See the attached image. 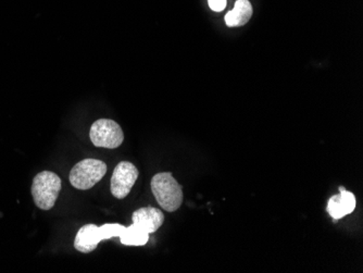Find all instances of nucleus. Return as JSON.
Instances as JSON below:
<instances>
[{
	"instance_id": "nucleus-1",
	"label": "nucleus",
	"mask_w": 363,
	"mask_h": 273,
	"mask_svg": "<svg viewBox=\"0 0 363 273\" xmlns=\"http://www.w3.org/2000/svg\"><path fill=\"white\" fill-rule=\"evenodd\" d=\"M152 191L159 205L168 213H174L183 203V189L171 173L155 175L152 180Z\"/></svg>"
},
{
	"instance_id": "nucleus-2",
	"label": "nucleus",
	"mask_w": 363,
	"mask_h": 273,
	"mask_svg": "<svg viewBox=\"0 0 363 273\" xmlns=\"http://www.w3.org/2000/svg\"><path fill=\"white\" fill-rule=\"evenodd\" d=\"M61 179L56 173L43 171L33 180V199L42 211H50L58 199L61 191Z\"/></svg>"
},
{
	"instance_id": "nucleus-3",
	"label": "nucleus",
	"mask_w": 363,
	"mask_h": 273,
	"mask_svg": "<svg viewBox=\"0 0 363 273\" xmlns=\"http://www.w3.org/2000/svg\"><path fill=\"white\" fill-rule=\"evenodd\" d=\"M107 172L105 162L98 159H84L73 167L70 183L77 189L86 191L95 186Z\"/></svg>"
},
{
	"instance_id": "nucleus-4",
	"label": "nucleus",
	"mask_w": 363,
	"mask_h": 273,
	"mask_svg": "<svg viewBox=\"0 0 363 273\" xmlns=\"http://www.w3.org/2000/svg\"><path fill=\"white\" fill-rule=\"evenodd\" d=\"M89 138L96 147L114 150L122 145L124 134L117 122L101 119L94 122L89 131Z\"/></svg>"
},
{
	"instance_id": "nucleus-5",
	"label": "nucleus",
	"mask_w": 363,
	"mask_h": 273,
	"mask_svg": "<svg viewBox=\"0 0 363 273\" xmlns=\"http://www.w3.org/2000/svg\"><path fill=\"white\" fill-rule=\"evenodd\" d=\"M138 178V170L133 164L122 162L116 167L111 177V193L116 199H123Z\"/></svg>"
},
{
	"instance_id": "nucleus-6",
	"label": "nucleus",
	"mask_w": 363,
	"mask_h": 273,
	"mask_svg": "<svg viewBox=\"0 0 363 273\" xmlns=\"http://www.w3.org/2000/svg\"><path fill=\"white\" fill-rule=\"evenodd\" d=\"M357 199L352 191L340 187V193L334 195L328 201V213L335 220L342 219L345 216L350 215L356 209Z\"/></svg>"
},
{
	"instance_id": "nucleus-7",
	"label": "nucleus",
	"mask_w": 363,
	"mask_h": 273,
	"mask_svg": "<svg viewBox=\"0 0 363 273\" xmlns=\"http://www.w3.org/2000/svg\"><path fill=\"white\" fill-rule=\"evenodd\" d=\"M133 223L148 233H154L164 222L162 211L154 207L140 208L132 216Z\"/></svg>"
},
{
	"instance_id": "nucleus-8",
	"label": "nucleus",
	"mask_w": 363,
	"mask_h": 273,
	"mask_svg": "<svg viewBox=\"0 0 363 273\" xmlns=\"http://www.w3.org/2000/svg\"><path fill=\"white\" fill-rule=\"evenodd\" d=\"M103 240L101 230L96 224H86L82 227L75 236L74 247L79 252L89 254L97 248L98 244Z\"/></svg>"
},
{
	"instance_id": "nucleus-9",
	"label": "nucleus",
	"mask_w": 363,
	"mask_h": 273,
	"mask_svg": "<svg viewBox=\"0 0 363 273\" xmlns=\"http://www.w3.org/2000/svg\"><path fill=\"white\" fill-rule=\"evenodd\" d=\"M254 10L250 0H238L233 10H230L225 16L226 26L230 28H238L248 23L252 17Z\"/></svg>"
},
{
	"instance_id": "nucleus-10",
	"label": "nucleus",
	"mask_w": 363,
	"mask_h": 273,
	"mask_svg": "<svg viewBox=\"0 0 363 273\" xmlns=\"http://www.w3.org/2000/svg\"><path fill=\"white\" fill-rule=\"evenodd\" d=\"M119 238L123 245L143 246L150 240V233L133 223L130 227L124 228Z\"/></svg>"
},
{
	"instance_id": "nucleus-11",
	"label": "nucleus",
	"mask_w": 363,
	"mask_h": 273,
	"mask_svg": "<svg viewBox=\"0 0 363 273\" xmlns=\"http://www.w3.org/2000/svg\"><path fill=\"white\" fill-rule=\"evenodd\" d=\"M123 225L119 223H107L99 227L101 230V238L104 240H109L112 238H119L124 230Z\"/></svg>"
},
{
	"instance_id": "nucleus-12",
	"label": "nucleus",
	"mask_w": 363,
	"mask_h": 273,
	"mask_svg": "<svg viewBox=\"0 0 363 273\" xmlns=\"http://www.w3.org/2000/svg\"><path fill=\"white\" fill-rule=\"evenodd\" d=\"M208 4H209V7L216 12L223 11L228 5L226 0H208Z\"/></svg>"
}]
</instances>
